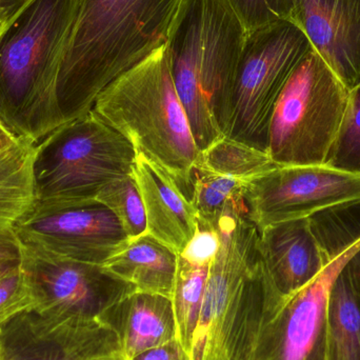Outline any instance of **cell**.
<instances>
[{
  "label": "cell",
  "instance_id": "cell-1",
  "mask_svg": "<svg viewBox=\"0 0 360 360\" xmlns=\"http://www.w3.org/2000/svg\"><path fill=\"white\" fill-rule=\"evenodd\" d=\"M181 0H82L56 82L63 124L92 111L114 80L166 44Z\"/></svg>",
  "mask_w": 360,
  "mask_h": 360
},
{
  "label": "cell",
  "instance_id": "cell-2",
  "mask_svg": "<svg viewBox=\"0 0 360 360\" xmlns=\"http://www.w3.org/2000/svg\"><path fill=\"white\" fill-rule=\"evenodd\" d=\"M248 31L229 0H181L166 46L175 89L199 151L228 132Z\"/></svg>",
  "mask_w": 360,
  "mask_h": 360
},
{
  "label": "cell",
  "instance_id": "cell-3",
  "mask_svg": "<svg viewBox=\"0 0 360 360\" xmlns=\"http://www.w3.org/2000/svg\"><path fill=\"white\" fill-rule=\"evenodd\" d=\"M82 0H29L0 35V124L38 141L63 126L56 82Z\"/></svg>",
  "mask_w": 360,
  "mask_h": 360
},
{
  "label": "cell",
  "instance_id": "cell-4",
  "mask_svg": "<svg viewBox=\"0 0 360 360\" xmlns=\"http://www.w3.org/2000/svg\"><path fill=\"white\" fill-rule=\"evenodd\" d=\"M214 229L219 251L209 268L190 360H253L264 315L283 300L260 260L255 226L226 217Z\"/></svg>",
  "mask_w": 360,
  "mask_h": 360
},
{
  "label": "cell",
  "instance_id": "cell-5",
  "mask_svg": "<svg viewBox=\"0 0 360 360\" xmlns=\"http://www.w3.org/2000/svg\"><path fill=\"white\" fill-rule=\"evenodd\" d=\"M92 112L169 173L190 199L200 151L175 89L166 44L107 86Z\"/></svg>",
  "mask_w": 360,
  "mask_h": 360
},
{
  "label": "cell",
  "instance_id": "cell-6",
  "mask_svg": "<svg viewBox=\"0 0 360 360\" xmlns=\"http://www.w3.org/2000/svg\"><path fill=\"white\" fill-rule=\"evenodd\" d=\"M136 156L132 143L92 111L65 122L36 145L37 201L95 200L108 184L133 174Z\"/></svg>",
  "mask_w": 360,
  "mask_h": 360
},
{
  "label": "cell",
  "instance_id": "cell-7",
  "mask_svg": "<svg viewBox=\"0 0 360 360\" xmlns=\"http://www.w3.org/2000/svg\"><path fill=\"white\" fill-rule=\"evenodd\" d=\"M350 90L312 48L294 68L270 120L266 153L278 167L326 165Z\"/></svg>",
  "mask_w": 360,
  "mask_h": 360
},
{
  "label": "cell",
  "instance_id": "cell-8",
  "mask_svg": "<svg viewBox=\"0 0 360 360\" xmlns=\"http://www.w3.org/2000/svg\"><path fill=\"white\" fill-rule=\"evenodd\" d=\"M310 42L293 21L248 32L237 65L226 136L266 152L277 99Z\"/></svg>",
  "mask_w": 360,
  "mask_h": 360
},
{
  "label": "cell",
  "instance_id": "cell-9",
  "mask_svg": "<svg viewBox=\"0 0 360 360\" xmlns=\"http://www.w3.org/2000/svg\"><path fill=\"white\" fill-rule=\"evenodd\" d=\"M355 205H360V175L328 165L277 167L248 186V218L258 232Z\"/></svg>",
  "mask_w": 360,
  "mask_h": 360
},
{
  "label": "cell",
  "instance_id": "cell-10",
  "mask_svg": "<svg viewBox=\"0 0 360 360\" xmlns=\"http://www.w3.org/2000/svg\"><path fill=\"white\" fill-rule=\"evenodd\" d=\"M21 268L33 296L32 310L41 315L101 319L136 291L101 264L60 257L33 245H23Z\"/></svg>",
  "mask_w": 360,
  "mask_h": 360
},
{
  "label": "cell",
  "instance_id": "cell-11",
  "mask_svg": "<svg viewBox=\"0 0 360 360\" xmlns=\"http://www.w3.org/2000/svg\"><path fill=\"white\" fill-rule=\"evenodd\" d=\"M14 229L23 245L101 266L129 243L117 218L96 199L69 202L37 201Z\"/></svg>",
  "mask_w": 360,
  "mask_h": 360
},
{
  "label": "cell",
  "instance_id": "cell-12",
  "mask_svg": "<svg viewBox=\"0 0 360 360\" xmlns=\"http://www.w3.org/2000/svg\"><path fill=\"white\" fill-rule=\"evenodd\" d=\"M359 248L360 237L336 252L312 283L266 313L253 360H325L330 291Z\"/></svg>",
  "mask_w": 360,
  "mask_h": 360
},
{
  "label": "cell",
  "instance_id": "cell-13",
  "mask_svg": "<svg viewBox=\"0 0 360 360\" xmlns=\"http://www.w3.org/2000/svg\"><path fill=\"white\" fill-rule=\"evenodd\" d=\"M0 360H129L101 319L41 315L34 310L0 327Z\"/></svg>",
  "mask_w": 360,
  "mask_h": 360
},
{
  "label": "cell",
  "instance_id": "cell-14",
  "mask_svg": "<svg viewBox=\"0 0 360 360\" xmlns=\"http://www.w3.org/2000/svg\"><path fill=\"white\" fill-rule=\"evenodd\" d=\"M294 22L352 90L360 82V0H295Z\"/></svg>",
  "mask_w": 360,
  "mask_h": 360
},
{
  "label": "cell",
  "instance_id": "cell-15",
  "mask_svg": "<svg viewBox=\"0 0 360 360\" xmlns=\"http://www.w3.org/2000/svg\"><path fill=\"white\" fill-rule=\"evenodd\" d=\"M257 250L269 279L283 300L312 283L332 258L310 218L266 226L259 231Z\"/></svg>",
  "mask_w": 360,
  "mask_h": 360
},
{
  "label": "cell",
  "instance_id": "cell-16",
  "mask_svg": "<svg viewBox=\"0 0 360 360\" xmlns=\"http://www.w3.org/2000/svg\"><path fill=\"white\" fill-rule=\"evenodd\" d=\"M133 174L145 205L148 234L179 255L197 230L194 205L169 173L141 154Z\"/></svg>",
  "mask_w": 360,
  "mask_h": 360
},
{
  "label": "cell",
  "instance_id": "cell-17",
  "mask_svg": "<svg viewBox=\"0 0 360 360\" xmlns=\"http://www.w3.org/2000/svg\"><path fill=\"white\" fill-rule=\"evenodd\" d=\"M117 334L129 360L177 340L170 298L133 292L101 317Z\"/></svg>",
  "mask_w": 360,
  "mask_h": 360
},
{
  "label": "cell",
  "instance_id": "cell-18",
  "mask_svg": "<svg viewBox=\"0 0 360 360\" xmlns=\"http://www.w3.org/2000/svg\"><path fill=\"white\" fill-rule=\"evenodd\" d=\"M114 276L130 283L141 293L172 297L179 266V254L145 233L129 240L122 251L103 264Z\"/></svg>",
  "mask_w": 360,
  "mask_h": 360
},
{
  "label": "cell",
  "instance_id": "cell-19",
  "mask_svg": "<svg viewBox=\"0 0 360 360\" xmlns=\"http://www.w3.org/2000/svg\"><path fill=\"white\" fill-rule=\"evenodd\" d=\"M35 143L19 139L0 151V229L15 224L37 202L33 176Z\"/></svg>",
  "mask_w": 360,
  "mask_h": 360
},
{
  "label": "cell",
  "instance_id": "cell-20",
  "mask_svg": "<svg viewBox=\"0 0 360 360\" xmlns=\"http://www.w3.org/2000/svg\"><path fill=\"white\" fill-rule=\"evenodd\" d=\"M325 360H360V294L346 266L330 291Z\"/></svg>",
  "mask_w": 360,
  "mask_h": 360
},
{
  "label": "cell",
  "instance_id": "cell-21",
  "mask_svg": "<svg viewBox=\"0 0 360 360\" xmlns=\"http://www.w3.org/2000/svg\"><path fill=\"white\" fill-rule=\"evenodd\" d=\"M248 186L239 180L194 168L190 199L198 222L214 228L224 217L248 218Z\"/></svg>",
  "mask_w": 360,
  "mask_h": 360
},
{
  "label": "cell",
  "instance_id": "cell-22",
  "mask_svg": "<svg viewBox=\"0 0 360 360\" xmlns=\"http://www.w3.org/2000/svg\"><path fill=\"white\" fill-rule=\"evenodd\" d=\"M277 167L266 151L222 136L200 151L194 168L250 184Z\"/></svg>",
  "mask_w": 360,
  "mask_h": 360
},
{
  "label": "cell",
  "instance_id": "cell-23",
  "mask_svg": "<svg viewBox=\"0 0 360 360\" xmlns=\"http://www.w3.org/2000/svg\"><path fill=\"white\" fill-rule=\"evenodd\" d=\"M210 266H195L179 255L172 306L177 340L190 355L193 335L198 323Z\"/></svg>",
  "mask_w": 360,
  "mask_h": 360
},
{
  "label": "cell",
  "instance_id": "cell-24",
  "mask_svg": "<svg viewBox=\"0 0 360 360\" xmlns=\"http://www.w3.org/2000/svg\"><path fill=\"white\" fill-rule=\"evenodd\" d=\"M96 200L115 215L129 240L147 233L145 205L134 174L108 184Z\"/></svg>",
  "mask_w": 360,
  "mask_h": 360
},
{
  "label": "cell",
  "instance_id": "cell-25",
  "mask_svg": "<svg viewBox=\"0 0 360 360\" xmlns=\"http://www.w3.org/2000/svg\"><path fill=\"white\" fill-rule=\"evenodd\" d=\"M326 165L360 175V82L349 93L342 124Z\"/></svg>",
  "mask_w": 360,
  "mask_h": 360
},
{
  "label": "cell",
  "instance_id": "cell-26",
  "mask_svg": "<svg viewBox=\"0 0 360 360\" xmlns=\"http://www.w3.org/2000/svg\"><path fill=\"white\" fill-rule=\"evenodd\" d=\"M248 32L271 23L290 20L294 22L295 0H229Z\"/></svg>",
  "mask_w": 360,
  "mask_h": 360
},
{
  "label": "cell",
  "instance_id": "cell-27",
  "mask_svg": "<svg viewBox=\"0 0 360 360\" xmlns=\"http://www.w3.org/2000/svg\"><path fill=\"white\" fill-rule=\"evenodd\" d=\"M33 306L31 289L21 266L0 275V327Z\"/></svg>",
  "mask_w": 360,
  "mask_h": 360
},
{
  "label": "cell",
  "instance_id": "cell-28",
  "mask_svg": "<svg viewBox=\"0 0 360 360\" xmlns=\"http://www.w3.org/2000/svg\"><path fill=\"white\" fill-rule=\"evenodd\" d=\"M219 247L220 238L217 231L198 222L194 236L179 256L195 266H210L215 259Z\"/></svg>",
  "mask_w": 360,
  "mask_h": 360
},
{
  "label": "cell",
  "instance_id": "cell-29",
  "mask_svg": "<svg viewBox=\"0 0 360 360\" xmlns=\"http://www.w3.org/2000/svg\"><path fill=\"white\" fill-rule=\"evenodd\" d=\"M23 245L14 228L0 229V275L20 268Z\"/></svg>",
  "mask_w": 360,
  "mask_h": 360
},
{
  "label": "cell",
  "instance_id": "cell-30",
  "mask_svg": "<svg viewBox=\"0 0 360 360\" xmlns=\"http://www.w3.org/2000/svg\"><path fill=\"white\" fill-rule=\"evenodd\" d=\"M132 360H190V355L176 340L170 344L147 351Z\"/></svg>",
  "mask_w": 360,
  "mask_h": 360
},
{
  "label": "cell",
  "instance_id": "cell-31",
  "mask_svg": "<svg viewBox=\"0 0 360 360\" xmlns=\"http://www.w3.org/2000/svg\"><path fill=\"white\" fill-rule=\"evenodd\" d=\"M27 1L29 0H0V14L8 25Z\"/></svg>",
  "mask_w": 360,
  "mask_h": 360
},
{
  "label": "cell",
  "instance_id": "cell-32",
  "mask_svg": "<svg viewBox=\"0 0 360 360\" xmlns=\"http://www.w3.org/2000/svg\"><path fill=\"white\" fill-rule=\"evenodd\" d=\"M346 269L355 289L360 294V248L351 256L350 259L347 262Z\"/></svg>",
  "mask_w": 360,
  "mask_h": 360
},
{
  "label": "cell",
  "instance_id": "cell-33",
  "mask_svg": "<svg viewBox=\"0 0 360 360\" xmlns=\"http://www.w3.org/2000/svg\"><path fill=\"white\" fill-rule=\"evenodd\" d=\"M18 141L19 139H16L4 124H0V151L6 149Z\"/></svg>",
  "mask_w": 360,
  "mask_h": 360
},
{
  "label": "cell",
  "instance_id": "cell-34",
  "mask_svg": "<svg viewBox=\"0 0 360 360\" xmlns=\"http://www.w3.org/2000/svg\"><path fill=\"white\" fill-rule=\"evenodd\" d=\"M6 25H8V23H6V21L4 20V17L1 16V14H0V35H1L2 32H4V29H6Z\"/></svg>",
  "mask_w": 360,
  "mask_h": 360
}]
</instances>
